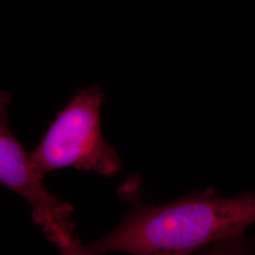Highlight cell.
<instances>
[{"label": "cell", "instance_id": "3957f363", "mask_svg": "<svg viewBox=\"0 0 255 255\" xmlns=\"http://www.w3.org/2000/svg\"><path fill=\"white\" fill-rule=\"evenodd\" d=\"M9 92L0 89V185L16 193L31 208V218L62 255H77L82 242L76 233L74 208L49 191L31 164L29 153L9 128Z\"/></svg>", "mask_w": 255, "mask_h": 255}, {"label": "cell", "instance_id": "7a4b0ae2", "mask_svg": "<svg viewBox=\"0 0 255 255\" xmlns=\"http://www.w3.org/2000/svg\"><path fill=\"white\" fill-rule=\"evenodd\" d=\"M105 101L99 85L78 92L60 111L38 146L29 152L42 178L64 168L113 177L122 168L118 151L103 138L101 111Z\"/></svg>", "mask_w": 255, "mask_h": 255}, {"label": "cell", "instance_id": "6da1fadb", "mask_svg": "<svg viewBox=\"0 0 255 255\" xmlns=\"http://www.w3.org/2000/svg\"><path fill=\"white\" fill-rule=\"evenodd\" d=\"M129 177L118 190L129 208L106 236L82 244L78 255H189L210 247L236 242L255 223V194L219 197L214 190L153 205L141 200V182Z\"/></svg>", "mask_w": 255, "mask_h": 255}]
</instances>
